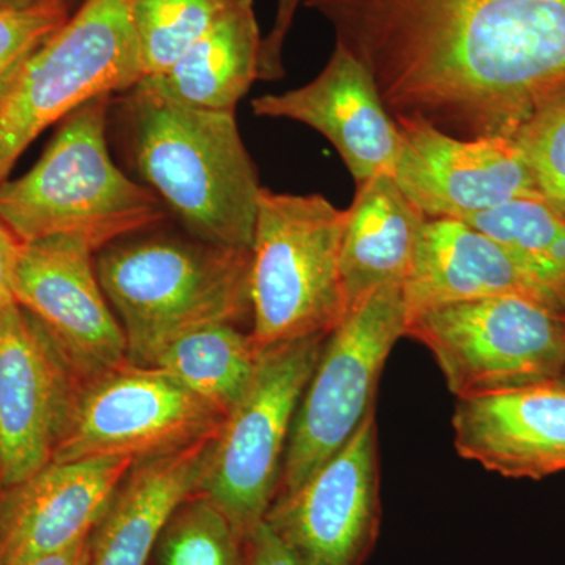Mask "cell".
Returning <instances> with one entry per match:
<instances>
[{"mask_svg":"<svg viewBox=\"0 0 565 565\" xmlns=\"http://www.w3.org/2000/svg\"><path fill=\"white\" fill-rule=\"evenodd\" d=\"M137 0H82L25 63L0 104V184L40 134L82 104L122 95L145 77Z\"/></svg>","mask_w":565,"mask_h":565,"instance_id":"cell-6","label":"cell"},{"mask_svg":"<svg viewBox=\"0 0 565 565\" xmlns=\"http://www.w3.org/2000/svg\"><path fill=\"white\" fill-rule=\"evenodd\" d=\"M82 384L17 302L0 310V493L54 460Z\"/></svg>","mask_w":565,"mask_h":565,"instance_id":"cell-13","label":"cell"},{"mask_svg":"<svg viewBox=\"0 0 565 565\" xmlns=\"http://www.w3.org/2000/svg\"><path fill=\"white\" fill-rule=\"evenodd\" d=\"M96 252L77 237L22 244L14 300L41 329L82 386L128 362V344L103 291Z\"/></svg>","mask_w":565,"mask_h":565,"instance_id":"cell-12","label":"cell"},{"mask_svg":"<svg viewBox=\"0 0 565 565\" xmlns=\"http://www.w3.org/2000/svg\"><path fill=\"white\" fill-rule=\"evenodd\" d=\"M263 35L253 0H232L169 70L136 85L200 109L234 111L259 79Z\"/></svg>","mask_w":565,"mask_h":565,"instance_id":"cell-21","label":"cell"},{"mask_svg":"<svg viewBox=\"0 0 565 565\" xmlns=\"http://www.w3.org/2000/svg\"><path fill=\"white\" fill-rule=\"evenodd\" d=\"M326 338L263 351L250 386L212 440L199 492L228 516L243 541L277 497L294 418Z\"/></svg>","mask_w":565,"mask_h":565,"instance_id":"cell-7","label":"cell"},{"mask_svg":"<svg viewBox=\"0 0 565 565\" xmlns=\"http://www.w3.org/2000/svg\"><path fill=\"white\" fill-rule=\"evenodd\" d=\"M121 99L129 154L147 188L191 236L252 250L263 188L236 114L185 106L139 87Z\"/></svg>","mask_w":565,"mask_h":565,"instance_id":"cell-2","label":"cell"},{"mask_svg":"<svg viewBox=\"0 0 565 565\" xmlns=\"http://www.w3.org/2000/svg\"><path fill=\"white\" fill-rule=\"evenodd\" d=\"M225 416L158 366L126 362L82 386L52 462L151 459L221 430Z\"/></svg>","mask_w":565,"mask_h":565,"instance_id":"cell-10","label":"cell"},{"mask_svg":"<svg viewBox=\"0 0 565 565\" xmlns=\"http://www.w3.org/2000/svg\"><path fill=\"white\" fill-rule=\"evenodd\" d=\"M73 11L66 7L0 10V104L17 84L25 63L70 20Z\"/></svg>","mask_w":565,"mask_h":565,"instance_id":"cell-27","label":"cell"},{"mask_svg":"<svg viewBox=\"0 0 565 565\" xmlns=\"http://www.w3.org/2000/svg\"><path fill=\"white\" fill-rule=\"evenodd\" d=\"M21 247V241L0 221V310L17 302L13 286Z\"/></svg>","mask_w":565,"mask_h":565,"instance_id":"cell-30","label":"cell"},{"mask_svg":"<svg viewBox=\"0 0 565 565\" xmlns=\"http://www.w3.org/2000/svg\"><path fill=\"white\" fill-rule=\"evenodd\" d=\"M455 446L463 459L505 478L565 470V386L559 382L459 397Z\"/></svg>","mask_w":565,"mask_h":565,"instance_id":"cell-17","label":"cell"},{"mask_svg":"<svg viewBox=\"0 0 565 565\" xmlns=\"http://www.w3.org/2000/svg\"><path fill=\"white\" fill-rule=\"evenodd\" d=\"M405 337L429 349L457 399L559 382L565 366L564 311L527 297L434 308Z\"/></svg>","mask_w":565,"mask_h":565,"instance_id":"cell-8","label":"cell"},{"mask_svg":"<svg viewBox=\"0 0 565 565\" xmlns=\"http://www.w3.org/2000/svg\"><path fill=\"white\" fill-rule=\"evenodd\" d=\"M386 109L462 139H514L565 93V0H307Z\"/></svg>","mask_w":565,"mask_h":565,"instance_id":"cell-1","label":"cell"},{"mask_svg":"<svg viewBox=\"0 0 565 565\" xmlns=\"http://www.w3.org/2000/svg\"><path fill=\"white\" fill-rule=\"evenodd\" d=\"M559 384H563L565 386V366H564L563 374H561Z\"/></svg>","mask_w":565,"mask_h":565,"instance_id":"cell-33","label":"cell"},{"mask_svg":"<svg viewBox=\"0 0 565 565\" xmlns=\"http://www.w3.org/2000/svg\"><path fill=\"white\" fill-rule=\"evenodd\" d=\"M232 0H137L134 24L145 77L170 68Z\"/></svg>","mask_w":565,"mask_h":565,"instance_id":"cell-25","label":"cell"},{"mask_svg":"<svg viewBox=\"0 0 565 565\" xmlns=\"http://www.w3.org/2000/svg\"><path fill=\"white\" fill-rule=\"evenodd\" d=\"M136 460L107 456L51 462L0 493V565H22L90 535Z\"/></svg>","mask_w":565,"mask_h":565,"instance_id":"cell-16","label":"cell"},{"mask_svg":"<svg viewBox=\"0 0 565 565\" xmlns=\"http://www.w3.org/2000/svg\"><path fill=\"white\" fill-rule=\"evenodd\" d=\"M262 353L250 330L215 323L181 334L151 366L161 367L226 418L250 386Z\"/></svg>","mask_w":565,"mask_h":565,"instance_id":"cell-22","label":"cell"},{"mask_svg":"<svg viewBox=\"0 0 565 565\" xmlns=\"http://www.w3.org/2000/svg\"><path fill=\"white\" fill-rule=\"evenodd\" d=\"M264 522L297 565H363L381 527L375 411L299 489L275 498Z\"/></svg>","mask_w":565,"mask_h":565,"instance_id":"cell-11","label":"cell"},{"mask_svg":"<svg viewBox=\"0 0 565 565\" xmlns=\"http://www.w3.org/2000/svg\"><path fill=\"white\" fill-rule=\"evenodd\" d=\"M111 98L99 96L66 115L40 161L0 184V221L22 244L70 236L98 253L166 221L161 199L111 159Z\"/></svg>","mask_w":565,"mask_h":565,"instance_id":"cell-4","label":"cell"},{"mask_svg":"<svg viewBox=\"0 0 565 565\" xmlns=\"http://www.w3.org/2000/svg\"><path fill=\"white\" fill-rule=\"evenodd\" d=\"M345 210L326 196L263 188L250 258V334L259 351L329 334L345 315Z\"/></svg>","mask_w":565,"mask_h":565,"instance_id":"cell-5","label":"cell"},{"mask_svg":"<svg viewBox=\"0 0 565 565\" xmlns=\"http://www.w3.org/2000/svg\"><path fill=\"white\" fill-rule=\"evenodd\" d=\"M426 221L392 173L355 185L340 255L348 313L379 289L404 285Z\"/></svg>","mask_w":565,"mask_h":565,"instance_id":"cell-20","label":"cell"},{"mask_svg":"<svg viewBox=\"0 0 565 565\" xmlns=\"http://www.w3.org/2000/svg\"><path fill=\"white\" fill-rule=\"evenodd\" d=\"M405 326L403 285H390L327 334L294 418L277 497L299 489L375 411L382 371Z\"/></svg>","mask_w":565,"mask_h":565,"instance_id":"cell-9","label":"cell"},{"mask_svg":"<svg viewBox=\"0 0 565 565\" xmlns=\"http://www.w3.org/2000/svg\"><path fill=\"white\" fill-rule=\"evenodd\" d=\"M134 462L98 525L88 535L87 565H148L163 523L199 490L212 440Z\"/></svg>","mask_w":565,"mask_h":565,"instance_id":"cell-19","label":"cell"},{"mask_svg":"<svg viewBox=\"0 0 565 565\" xmlns=\"http://www.w3.org/2000/svg\"><path fill=\"white\" fill-rule=\"evenodd\" d=\"M467 223L500 244L565 311V217L544 199H516Z\"/></svg>","mask_w":565,"mask_h":565,"instance_id":"cell-23","label":"cell"},{"mask_svg":"<svg viewBox=\"0 0 565 565\" xmlns=\"http://www.w3.org/2000/svg\"><path fill=\"white\" fill-rule=\"evenodd\" d=\"M256 117L302 122L321 134L343 159L355 185L394 173L401 137L370 71L334 43L329 62L313 81L285 93L253 99Z\"/></svg>","mask_w":565,"mask_h":565,"instance_id":"cell-15","label":"cell"},{"mask_svg":"<svg viewBox=\"0 0 565 565\" xmlns=\"http://www.w3.org/2000/svg\"><path fill=\"white\" fill-rule=\"evenodd\" d=\"M87 557L88 537L63 552L52 553V555L39 557V559L22 565H87Z\"/></svg>","mask_w":565,"mask_h":565,"instance_id":"cell-31","label":"cell"},{"mask_svg":"<svg viewBox=\"0 0 565 565\" xmlns=\"http://www.w3.org/2000/svg\"><path fill=\"white\" fill-rule=\"evenodd\" d=\"M250 258L252 250L150 230L96 253L129 362L151 366L167 344L202 327L250 326Z\"/></svg>","mask_w":565,"mask_h":565,"instance_id":"cell-3","label":"cell"},{"mask_svg":"<svg viewBox=\"0 0 565 565\" xmlns=\"http://www.w3.org/2000/svg\"><path fill=\"white\" fill-rule=\"evenodd\" d=\"M401 147L394 180L427 218L467 222L516 199H542L514 139H462L412 117H396Z\"/></svg>","mask_w":565,"mask_h":565,"instance_id":"cell-14","label":"cell"},{"mask_svg":"<svg viewBox=\"0 0 565 565\" xmlns=\"http://www.w3.org/2000/svg\"><path fill=\"white\" fill-rule=\"evenodd\" d=\"M514 140L542 199L565 217V93L525 122Z\"/></svg>","mask_w":565,"mask_h":565,"instance_id":"cell-26","label":"cell"},{"mask_svg":"<svg viewBox=\"0 0 565 565\" xmlns=\"http://www.w3.org/2000/svg\"><path fill=\"white\" fill-rule=\"evenodd\" d=\"M148 565H244L243 539L214 501L195 490L163 523Z\"/></svg>","mask_w":565,"mask_h":565,"instance_id":"cell-24","label":"cell"},{"mask_svg":"<svg viewBox=\"0 0 565 565\" xmlns=\"http://www.w3.org/2000/svg\"><path fill=\"white\" fill-rule=\"evenodd\" d=\"M244 565H297L266 522L259 523L243 541Z\"/></svg>","mask_w":565,"mask_h":565,"instance_id":"cell-29","label":"cell"},{"mask_svg":"<svg viewBox=\"0 0 565 565\" xmlns=\"http://www.w3.org/2000/svg\"><path fill=\"white\" fill-rule=\"evenodd\" d=\"M403 296L407 322L445 305L500 296L527 297L564 311L500 244L456 218L424 223Z\"/></svg>","mask_w":565,"mask_h":565,"instance_id":"cell-18","label":"cell"},{"mask_svg":"<svg viewBox=\"0 0 565 565\" xmlns=\"http://www.w3.org/2000/svg\"><path fill=\"white\" fill-rule=\"evenodd\" d=\"M82 0H0L2 11H24L44 9V7H66L76 10Z\"/></svg>","mask_w":565,"mask_h":565,"instance_id":"cell-32","label":"cell"},{"mask_svg":"<svg viewBox=\"0 0 565 565\" xmlns=\"http://www.w3.org/2000/svg\"><path fill=\"white\" fill-rule=\"evenodd\" d=\"M307 0H277L269 32L263 36L262 58H259V81H280L286 71L282 66V51L296 21L300 7Z\"/></svg>","mask_w":565,"mask_h":565,"instance_id":"cell-28","label":"cell"}]
</instances>
